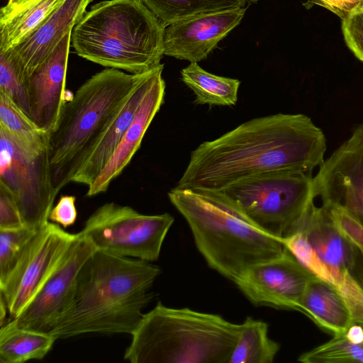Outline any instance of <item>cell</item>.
I'll list each match as a JSON object with an SVG mask.
<instances>
[{
  "label": "cell",
  "instance_id": "cell-13",
  "mask_svg": "<svg viewBox=\"0 0 363 363\" xmlns=\"http://www.w3.org/2000/svg\"><path fill=\"white\" fill-rule=\"evenodd\" d=\"M77 234L60 264L21 313L11 320L18 328L48 333L67 308L82 268L96 251L88 239Z\"/></svg>",
  "mask_w": 363,
  "mask_h": 363
},
{
  "label": "cell",
  "instance_id": "cell-7",
  "mask_svg": "<svg viewBox=\"0 0 363 363\" xmlns=\"http://www.w3.org/2000/svg\"><path fill=\"white\" fill-rule=\"evenodd\" d=\"M313 178L303 171H271L219 191L257 228L281 242L314 202Z\"/></svg>",
  "mask_w": 363,
  "mask_h": 363
},
{
  "label": "cell",
  "instance_id": "cell-5",
  "mask_svg": "<svg viewBox=\"0 0 363 363\" xmlns=\"http://www.w3.org/2000/svg\"><path fill=\"white\" fill-rule=\"evenodd\" d=\"M165 28L140 0H108L85 12L71 43L84 59L140 74L161 65Z\"/></svg>",
  "mask_w": 363,
  "mask_h": 363
},
{
  "label": "cell",
  "instance_id": "cell-1",
  "mask_svg": "<svg viewBox=\"0 0 363 363\" xmlns=\"http://www.w3.org/2000/svg\"><path fill=\"white\" fill-rule=\"evenodd\" d=\"M325 151L323 132L304 114L255 118L201 143L176 186L219 191L271 171L311 173L324 162Z\"/></svg>",
  "mask_w": 363,
  "mask_h": 363
},
{
  "label": "cell",
  "instance_id": "cell-6",
  "mask_svg": "<svg viewBox=\"0 0 363 363\" xmlns=\"http://www.w3.org/2000/svg\"><path fill=\"white\" fill-rule=\"evenodd\" d=\"M241 324L218 314L174 308L158 301L131 333V363H229Z\"/></svg>",
  "mask_w": 363,
  "mask_h": 363
},
{
  "label": "cell",
  "instance_id": "cell-25",
  "mask_svg": "<svg viewBox=\"0 0 363 363\" xmlns=\"http://www.w3.org/2000/svg\"><path fill=\"white\" fill-rule=\"evenodd\" d=\"M280 345L268 336L267 323L247 317L229 363H272Z\"/></svg>",
  "mask_w": 363,
  "mask_h": 363
},
{
  "label": "cell",
  "instance_id": "cell-27",
  "mask_svg": "<svg viewBox=\"0 0 363 363\" xmlns=\"http://www.w3.org/2000/svg\"><path fill=\"white\" fill-rule=\"evenodd\" d=\"M166 27L196 15L243 7L246 0H140Z\"/></svg>",
  "mask_w": 363,
  "mask_h": 363
},
{
  "label": "cell",
  "instance_id": "cell-37",
  "mask_svg": "<svg viewBox=\"0 0 363 363\" xmlns=\"http://www.w3.org/2000/svg\"><path fill=\"white\" fill-rule=\"evenodd\" d=\"M30 0H9L7 4L5 6L7 8H11L21 5Z\"/></svg>",
  "mask_w": 363,
  "mask_h": 363
},
{
  "label": "cell",
  "instance_id": "cell-14",
  "mask_svg": "<svg viewBox=\"0 0 363 363\" xmlns=\"http://www.w3.org/2000/svg\"><path fill=\"white\" fill-rule=\"evenodd\" d=\"M246 8L201 13L168 25L164 37V55L190 62L207 57L242 21Z\"/></svg>",
  "mask_w": 363,
  "mask_h": 363
},
{
  "label": "cell",
  "instance_id": "cell-17",
  "mask_svg": "<svg viewBox=\"0 0 363 363\" xmlns=\"http://www.w3.org/2000/svg\"><path fill=\"white\" fill-rule=\"evenodd\" d=\"M92 1L64 0L35 30L9 49L27 75L72 31Z\"/></svg>",
  "mask_w": 363,
  "mask_h": 363
},
{
  "label": "cell",
  "instance_id": "cell-26",
  "mask_svg": "<svg viewBox=\"0 0 363 363\" xmlns=\"http://www.w3.org/2000/svg\"><path fill=\"white\" fill-rule=\"evenodd\" d=\"M0 127L27 151L36 152L48 148L49 133L40 129L30 117L1 92Z\"/></svg>",
  "mask_w": 363,
  "mask_h": 363
},
{
  "label": "cell",
  "instance_id": "cell-16",
  "mask_svg": "<svg viewBox=\"0 0 363 363\" xmlns=\"http://www.w3.org/2000/svg\"><path fill=\"white\" fill-rule=\"evenodd\" d=\"M163 68V64L157 67L152 84L141 101L133 121L105 167L88 186L87 196L105 192L140 147L147 130L164 102L165 82L162 77Z\"/></svg>",
  "mask_w": 363,
  "mask_h": 363
},
{
  "label": "cell",
  "instance_id": "cell-24",
  "mask_svg": "<svg viewBox=\"0 0 363 363\" xmlns=\"http://www.w3.org/2000/svg\"><path fill=\"white\" fill-rule=\"evenodd\" d=\"M303 363H363V323H352L345 332L301 354Z\"/></svg>",
  "mask_w": 363,
  "mask_h": 363
},
{
  "label": "cell",
  "instance_id": "cell-34",
  "mask_svg": "<svg viewBox=\"0 0 363 363\" xmlns=\"http://www.w3.org/2000/svg\"><path fill=\"white\" fill-rule=\"evenodd\" d=\"M362 4L363 0H308L306 5L320 6L343 20Z\"/></svg>",
  "mask_w": 363,
  "mask_h": 363
},
{
  "label": "cell",
  "instance_id": "cell-15",
  "mask_svg": "<svg viewBox=\"0 0 363 363\" xmlns=\"http://www.w3.org/2000/svg\"><path fill=\"white\" fill-rule=\"evenodd\" d=\"M71 35L72 32L68 33L51 54L27 75L31 120L48 133L55 128L66 101L65 83Z\"/></svg>",
  "mask_w": 363,
  "mask_h": 363
},
{
  "label": "cell",
  "instance_id": "cell-33",
  "mask_svg": "<svg viewBox=\"0 0 363 363\" xmlns=\"http://www.w3.org/2000/svg\"><path fill=\"white\" fill-rule=\"evenodd\" d=\"M74 196H62L57 204L52 207L49 220L60 225L63 228L72 225L77 218Z\"/></svg>",
  "mask_w": 363,
  "mask_h": 363
},
{
  "label": "cell",
  "instance_id": "cell-4",
  "mask_svg": "<svg viewBox=\"0 0 363 363\" xmlns=\"http://www.w3.org/2000/svg\"><path fill=\"white\" fill-rule=\"evenodd\" d=\"M147 72L127 74L104 69L65 101L48 145L52 185L57 191L73 182Z\"/></svg>",
  "mask_w": 363,
  "mask_h": 363
},
{
  "label": "cell",
  "instance_id": "cell-23",
  "mask_svg": "<svg viewBox=\"0 0 363 363\" xmlns=\"http://www.w3.org/2000/svg\"><path fill=\"white\" fill-rule=\"evenodd\" d=\"M181 79L193 91L196 104L233 106L238 101V79L209 73L197 62L182 69Z\"/></svg>",
  "mask_w": 363,
  "mask_h": 363
},
{
  "label": "cell",
  "instance_id": "cell-29",
  "mask_svg": "<svg viewBox=\"0 0 363 363\" xmlns=\"http://www.w3.org/2000/svg\"><path fill=\"white\" fill-rule=\"evenodd\" d=\"M38 230L26 226L0 229V284L13 269L27 244Z\"/></svg>",
  "mask_w": 363,
  "mask_h": 363
},
{
  "label": "cell",
  "instance_id": "cell-18",
  "mask_svg": "<svg viewBox=\"0 0 363 363\" xmlns=\"http://www.w3.org/2000/svg\"><path fill=\"white\" fill-rule=\"evenodd\" d=\"M296 231L305 235L328 266L333 277V284L343 272H352L357 248L338 232L324 206L318 207L312 203L293 233Z\"/></svg>",
  "mask_w": 363,
  "mask_h": 363
},
{
  "label": "cell",
  "instance_id": "cell-35",
  "mask_svg": "<svg viewBox=\"0 0 363 363\" xmlns=\"http://www.w3.org/2000/svg\"><path fill=\"white\" fill-rule=\"evenodd\" d=\"M352 274L363 286V253L357 249Z\"/></svg>",
  "mask_w": 363,
  "mask_h": 363
},
{
  "label": "cell",
  "instance_id": "cell-11",
  "mask_svg": "<svg viewBox=\"0 0 363 363\" xmlns=\"http://www.w3.org/2000/svg\"><path fill=\"white\" fill-rule=\"evenodd\" d=\"M315 278L285 247L279 256L250 267L235 284L256 306L299 311L304 292Z\"/></svg>",
  "mask_w": 363,
  "mask_h": 363
},
{
  "label": "cell",
  "instance_id": "cell-31",
  "mask_svg": "<svg viewBox=\"0 0 363 363\" xmlns=\"http://www.w3.org/2000/svg\"><path fill=\"white\" fill-rule=\"evenodd\" d=\"M342 21L345 43L354 55L363 62V4Z\"/></svg>",
  "mask_w": 363,
  "mask_h": 363
},
{
  "label": "cell",
  "instance_id": "cell-2",
  "mask_svg": "<svg viewBox=\"0 0 363 363\" xmlns=\"http://www.w3.org/2000/svg\"><path fill=\"white\" fill-rule=\"evenodd\" d=\"M160 267L141 259L96 250L82 268L67 308L48 332L57 340L87 333L131 335Z\"/></svg>",
  "mask_w": 363,
  "mask_h": 363
},
{
  "label": "cell",
  "instance_id": "cell-10",
  "mask_svg": "<svg viewBox=\"0 0 363 363\" xmlns=\"http://www.w3.org/2000/svg\"><path fill=\"white\" fill-rule=\"evenodd\" d=\"M77 234L48 222L25 247L16 265L0 284L11 318L17 317L66 257Z\"/></svg>",
  "mask_w": 363,
  "mask_h": 363
},
{
  "label": "cell",
  "instance_id": "cell-28",
  "mask_svg": "<svg viewBox=\"0 0 363 363\" xmlns=\"http://www.w3.org/2000/svg\"><path fill=\"white\" fill-rule=\"evenodd\" d=\"M0 92L30 118L27 74L9 50L0 51Z\"/></svg>",
  "mask_w": 363,
  "mask_h": 363
},
{
  "label": "cell",
  "instance_id": "cell-8",
  "mask_svg": "<svg viewBox=\"0 0 363 363\" xmlns=\"http://www.w3.org/2000/svg\"><path fill=\"white\" fill-rule=\"evenodd\" d=\"M174 220L168 213L145 215L130 206L109 202L99 207L78 233L97 251L152 262L159 258Z\"/></svg>",
  "mask_w": 363,
  "mask_h": 363
},
{
  "label": "cell",
  "instance_id": "cell-32",
  "mask_svg": "<svg viewBox=\"0 0 363 363\" xmlns=\"http://www.w3.org/2000/svg\"><path fill=\"white\" fill-rule=\"evenodd\" d=\"M24 225L18 205L7 188L0 183V229L10 230Z\"/></svg>",
  "mask_w": 363,
  "mask_h": 363
},
{
  "label": "cell",
  "instance_id": "cell-19",
  "mask_svg": "<svg viewBox=\"0 0 363 363\" xmlns=\"http://www.w3.org/2000/svg\"><path fill=\"white\" fill-rule=\"evenodd\" d=\"M158 67L148 71L135 89L117 117L74 178L73 182L89 186L105 167L133 121L141 101L152 84Z\"/></svg>",
  "mask_w": 363,
  "mask_h": 363
},
{
  "label": "cell",
  "instance_id": "cell-38",
  "mask_svg": "<svg viewBox=\"0 0 363 363\" xmlns=\"http://www.w3.org/2000/svg\"><path fill=\"white\" fill-rule=\"evenodd\" d=\"M246 1H251V2H255V1H259V0H246Z\"/></svg>",
  "mask_w": 363,
  "mask_h": 363
},
{
  "label": "cell",
  "instance_id": "cell-21",
  "mask_svg": "<svg viewBox=\"0 0 363 363\" xmlns=\"http://www.w3.org/2000/svg\"><path fill=\"white\" fill-rule=\"evenodd\" d=\"M64 0H30L21 5L0 10V51L21 42Z\"/></svg>",
  "mask_w": 363,
  "mask_h": 363
},
{
  "label": "cell",
  "instance_id": "cell-22",
  "mask_svg": "<svg viewBox=\"0 0 363 363\" xmlns=\"http://www.w3.org/2000/svg\"><path fill=\"white\" fill-rule=\"evenodd\" d=\"M56 340L50 333L21 328L10 320L0 329V363L42 359Z\"/></svg>",
  "mask_w": 363,
  "mask_h": 363
},
{
  "label": "cell",
  "instance_id": "cell-20",
  "mask_svg": "<svg viewBox=\"0 0 363 363\" xmlns=\"http://www.w3.org/2000/svg\"><path fill=\"white\" fill-rule=\"evenodd\" d=\"M299 311L333 335L343 333L352 323L349 308L338 291L318 278L308 285Z\"/></svg>",
  "mask_w": 363,
  "mask_h": 363
},
{
  "label": "cell",
  "instance_id": "cell-36",
  "mask_svg": "<svg viewBox=\"0 0 363 363\" xmlns=\"http://www.w3.org/2000/svg\"><path fill=\"white\" fill-rule=\"evenodd\" d=\"M6 310H8L4 296L0 294V326H3L6 322Z\"/></svg>",
  "mask_w": 363,
  "mask_h": 363
},
{
  "label": "cell",
  "instance_id": "cell-9",
  "mask_svg": "<svg viewBox=\"0 0 363 363\" xmlns=\"http://www.w3.org/2000/svg\"><path fill=\"white\" fill-rule=\"evenodd\" d=\"M0 183L13 196L25 226L39 230L49 222L58 191L52 185L48 148L27 151L0 127Z\"/></svg>",
  "mask_w": 363,
  "mask_h": 363
},
{
  "label": "cell",
  "instance_id": "cell-3",
  "mask_svg": "<svg viewBox=\"0 0 363 363\" xmlns=\"http://www.w3.org/2000/svg\"><path fill=\"white\" fill-rule=\"evenodd\" d=\"M208 266L234 283L252 266L279 256L284 245L252 223L220 191L175 186L168 192Z\"/></svg>",
  "mask_w": 363,
  "mask_h": 363
},
{
  "label": "cell",
  "instance_id": "cell-12",
  "mask_svg": "<svg viewBox=\"0 0 363 363\" xmlns=\"http://www.w3.org/2000/svg\"><path fill=\"white\" fill-rule=\"evenodd\" d=\"M319 167L313 178L314 198L322 206L345 208L363 223V124Z\"/></svg>",
  "mask_w": 363,
  "mask_h": 363
},
{
  "label": "cell",
  "instance_id": "cell-30",
  "mask_svg": "<svg viewBox=\"0 0 363 363\" xmlns=\"http://www.w3.org/2000/svg\"><path fill=\"white\" fill-rule=\"evenodd\" d=\"M324 206L338 232L363 253V223L345 208L332 205Z\"/></svg>",
  "mask_w": 363,
  "mask_h": 363
}]
</instances>
